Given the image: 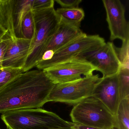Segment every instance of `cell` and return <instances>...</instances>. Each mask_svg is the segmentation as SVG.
<instances>
[{"label":"cell","instance_id":"6da1fadb","mask_svg":"<svg viewBox=\"0 0 129 129\" xmlns=\"http://www.w3.org/2000/svg\"><path fill=\"white\" fill-rule=\"evenodd\" d=\"M55 84L43 70L22 73L0 91V113L43 107Z\"/></svg>","mask_w":129,"mask_h":129},{"label":"cell","instance_id":"7a4b0ae2","mask_svg":"<svg viewBox=\"0 0 129 129\" xmlns=\"http://www.w3.org/2000/svg\"><path fill=\"white\" fill-rule=\"evenodd\" d=\"M1 118L7 129L71 128L72 122L41 108L13 110L3 113Z\"/></svg>","mask_w":129,"mask_h":129},{"label":"cell","instance_id":"3957f363","mask_svg":"<svg viewBox=\"0 0 129 129\" xmlns=\"http://www.w3.org/2000/svg\"><path fill=\"white\" fill-rule=\"evenodd\" d=\"M32 11L34 33L31 40L29 55L23 69L24 72L36 67L41 59L47 45L56 31L60 21L54 7Z\"/></svg>","mask_w":129,"mask_h":129},{"label":"cell","instance_id":"277c9868","mask_svg":"<svg viewBox=\"0 0 129 129\" xmlns=\"http://www.w3.org/2000/svg\"><path fill=\"white\" fill-rule=\"evenodd\" d=\"M70 116L74 123L119 129L116 117L101 101L93 97H89L75 105Z\"/></svg>","mask_w":129,"mask_h":129},{"label":"cell","instance_id":"5b68a950","mask_svg":"<svg viewBox=\"0 0 129 129\" xmlns=\"http://www.w3.org/2000/svg\"><path fill=\"white\" fill-rule=\"evenodd\" d=\"M105 43V39L98 35H88L84 33L56 51L50 60L39 61L36 67L38 70H44L72 59H85Z\"/></svg>","mask_w":129,"mask_h":129},{"label":"cell","instance_id":"8992f818","mask_svg":"<svg viewBox=\"0 0 129 129\" xmlns=\"http://www.w3.org/2000/svg\"><path fill=\"white\" fill-rule=\"evenodd\" d=\"M101 79L99 75H92L75 81L55 84L49 95L48 102L75 105L91 96Z\"/></svg>","mask_w":129,"mask_h":129},{"label":"cell","instance_id":"52a82bcc","mask_svg":"<svg viewBox=\"0 0 129 129\" xmlns=\"http://www.w3.org/2000/svg\"><path fill=\"white\" fill-rule=\"evenodd\" d=\"M34 0H0V25L11 38H24L22 20L32 9Z\"/></svg>","mask_w":129,"mask_h":129},{"label":"cell","instance_id":"ba28073f","mask_svg":"<svg viewBox=\"0 0 129 129\" xmlns=\"http://www.w3.org/2000/svg\"><path fill=\"white\" fill-rule=\"evenodd\" d=\"M55 84L75 81L93 75L95 66L85 59H73L43 70Z\"/></svg>","mask_w":129,"mask_h":129},{"label":"cell","instance_id":"9c48e42d","mask_svg":"<svg viewBox=\"0 0 129 129\" xmlns=\"http://www.w3.org/2000/svg\"><path fill=\"white\" fill-rule=\"evenodd\" d=\"M110 33V40L124 41L129 38V23L125 16V8L119 0L102 1Z\"/></svg>","mask_w":129,"mask_h":129},{"label":"cell","instance_id":"30bf717a","mask_svg":"<svg viewBox=\"0 0 129 129\" xmlns=\"http://www.w3.org/2000/svg\"><path fill=\"white\" fill-rule=\"evenodd\" d=\"M103 74L102 77L118 74L121 64L114 45L111 42L106 43L98 50L85 58Z\"/></svg>","mask_w":129,"mask_h":129},{"label":"cell","instance_id":"8fae6325","mask_svg":"<svg viewBox=\"0 0 129 129\" xmlns=\"http://www.w3.org/2000/svg\"><path fill=\"white\" fill-rule=\"evenodd\" d=\"M90 97L101 101L116 117L118 107L120 101L118 74L101 78L95 86Z\"/></svg>","mask_w":129,"mask_h":129},{"label":"cell","instance_id":"7c38bea8","mask_svg":"<svg viewBox=\"0 0 129 129\" xmlns=\"http://www.w3.org/2000/svg\"><path fill=\"white\" fill-rule=\"evenodd\" d=\"M30 44V40L9 37L3 68L23 70L29 55Z\"/></svg>","mask_w":129,"mask_h":129},{"label":"cell","instance_id":"4fadbf2b","mask_svg":"<svg viewBox=\"0 0 129 129\" xmlns=\"http://www.w3.org/2000/svg\"><path fill=\"white\" fill-rule=\"evenodd\" d=\"M59 20L58 27L47 45L44 53L48 50L55 53L84 34L80 27Z\"/></svg>","mask_w":129,"mask_h":129},{"label":"cell","instance_id":"5bb4252c","mask_svg":"<svg viewBox=\"0 0 129 129\" xmlns=\"http://www.w3.org/2000/svg\"><path fill=\"white\" fill-rule=\"evenodd\" d=\"M56 13L60 20L73 25L80 27L81 23L85 17L84 11L81 8H58Z\"/></svg>","mask_w":129,"mask_h":129},{"label":"cell","instance_id":"9a60e30c","mask_svg":"<svg viewBox=\"0 0 129 129\" xmlns=\"http://www.w3.org/2000/svg\"><path fill=\"white\" fill-rule=\"evenodd\" d=\"M116 118L119 129H129V96L120 101Z\"/></svg>","mask_w":129,"mask_h":129},{"label":"cell","instance_id":"2e32d148","mask_svg":"<svg viewBox=\"0 0 129 129\" xmlns=\"http://www.w3.org/2000/svg\"><path fill=\"white\" fill-rule=\"evenodd\" d=\"M118 77L121 101L129 96V69L121 66Z\"/></svg>","mask_w":129,"mask_h":129},{"label":"cell","instance_id":"e0dca14e","mask_svg":"<svg viewBox=\"0 0 129 129\" xmlns=\"http://www.w3.org/2000/svg\"><path fill=\"white\" fill-rule=\"evenodd\" d=\"M22 31L24 38L31 40L35 30V23L32 10L28 11L25 16L21 25Z\"/></svg>","mask_w":129,"mask_h":129},{"label":"cell","instance_id":"ac0fdd59","mask_svg":"<svg viewBox=\"0 0 129 129\" xmlns=\"http://www.w3.org/2000/svg\"><path fill=\"white\" fill-rule=\"evenodd\" d=\"M22 69L3 68L0 70V91L9 83L23 73Z\"/></svg>","mask_w":129,"mask_h":129},{"label":"cell","instance_id":"d6986e66","mask_svg":"<svg viewBox=\"0 0 129 129\" xmlns=\"http://www.w3.org/2000/svg\"><path fill=\"white\" fill-rule=\"evenodd\" d=\"M121 67L129 69V38L122 41L117 53Z\"/></svg>","mask_w":129,"mask_h":129},{"label":"cell","instance_id":"ffe728a7","mask_svg":"<svg viewBox=\"0 0 129 129\" xmlns=\"http://www.w3.org/2000/svg\"><path fill=\"white\" fill-rule=\"evenodd\" d=\"M54 0H34L32 10L39 11L54 7Z\"/></svg>","mask_w":129,"mask_h":129},{"label":"cell","instance_id":"44dd1931","mask_svg":"<svg viewBox=\"0 0 129 129\" xmlns=\"http://www.w3.org/2000/svg\"><path fill=\"white\" fill-rule=\"evenodd\" d=\"M61 6V8L64 9H71L78 8L81 0H55L54 1Z\"/></svg>","mask_w":129,"mask_h":129},{"label":"cell","instance_id":"7402d4cb","mask_svg":"<svg viewBox=\"0 0 129 129\" xmlns=\"http://www.w3.org/2000/svg\"><path fill=\"white\" fill-rule=\"evenodd\" d=\"M9 41V37L4 35L0 42V70L3 68L4 58Z\"/></svg>","mask_w":129,"mask_h":129},{"label":"cell","instance_id":"603a6c76","mask_svg":"<svg viewBox=\"0 0 129 129\" xmlns=\"http://www.w3.org/2000/svg\"><path fill=\"white\" fill-rule=\"evenodd\" d=\"M72 127L74 129H114V128H103L88 126L73 123H72Z\"/></svg>","mask_w":129,"mask_h":129},{"label":"cell","instance_id":"cb8c5ba5","mask_svg":"<svg viewBox=\"0 0 129 129\" xmlns=\"http://www.w3.org/2000/svg\"><path fill=\"white\" fill-rule=\"evenodd\" d=\"M54 53V52L52 50H48L46 51L43 54L42 58L40 61H47L50 60L53 57Z\"/></svg>","mask_w":129,"mask_h":129},{"label":"cell","instance_id":"d4e9b609","mask_svg":"<svg viewBox=\"0 0 129 129\" xmlns=\"http://www.w3.org/2000/svg\"><path fill=\"white\" fill-rule=\"evenodd\" d=\"M6 31L0 25V39L2 38L3 36L6 34Z\"/></svg>","mask_w":129,"mask_h":129},{"label":"cell","instance_id":"484cf974","mask_svg":"<svg viewBox=\"0 0 129 129\" xmlns=\"http://www.w3.org/2000/svg\"><path fill=\"white\" fill-rule=\"evenodd\" d=\"M74 129V128H72V127H71V128H60V127H59V128H51V129Z\"/></svg>","mask_w":129,"mask_h":129},{"label":"cell","instance_id":"4316f807","mask_svg":"<svg viewBox=\"0 0 129 129\" xmlns=\"http://www.w3.org/2000/svg\"><path fill=\"white\" fill-rule=\"evenodd\" d=\"M2 38H1V39H0V42H1V40H2Z\"/></svg>","mask_w":129,"mask_h":129},{"label":"cell","instance_id":"83f0119b","mask_svg":"<svg viewBox=\"0 0 129 129\" xmlns=\"http://www.w3.org/2000/svg\"><path fill=\"white\" fill-rule=\"evenodd\" d=\"M0 129H1V128H0Z\"/></svg>","mask_w":129,"mask_h":129}]
</instances>
